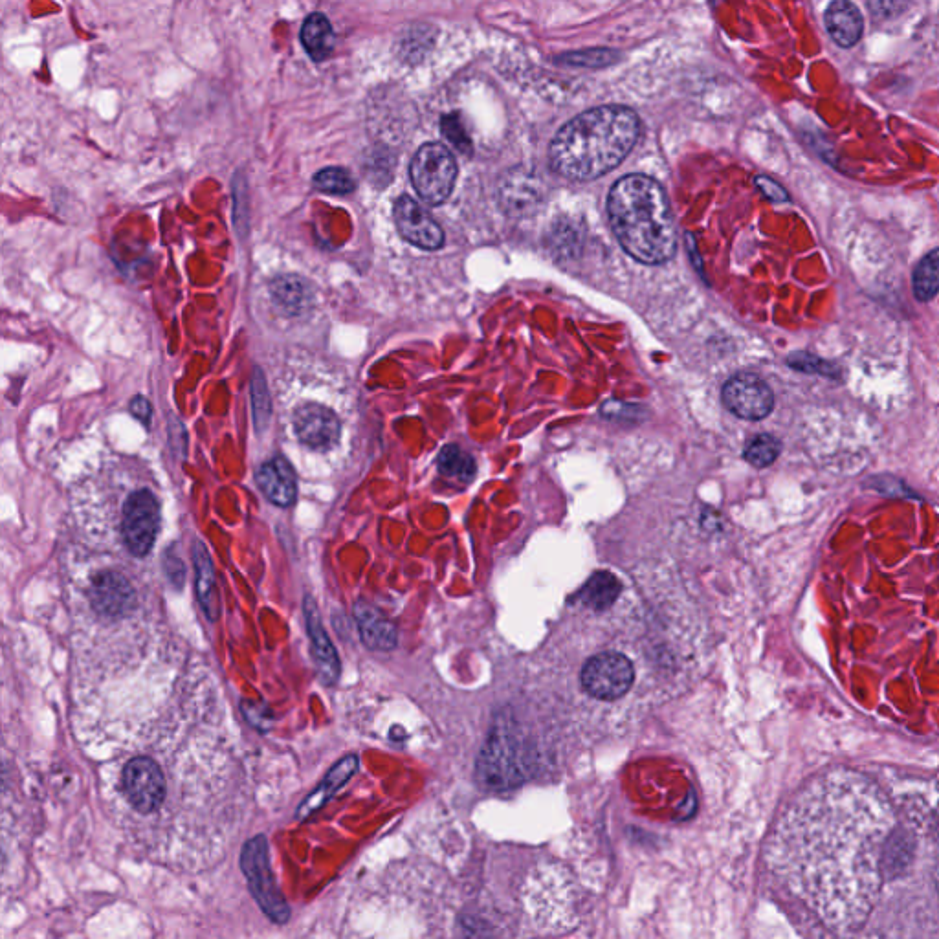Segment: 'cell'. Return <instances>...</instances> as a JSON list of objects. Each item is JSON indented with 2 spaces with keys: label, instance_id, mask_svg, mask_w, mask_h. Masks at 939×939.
I'll return each instance as SVG.
<instances>
[{
  "label": "cell",
  "instance_id": "9",
  "mask_svg": "<svg viewBox=\"0 0 939 939\" xmlns=\"http://www.w3.org/2000/svg\"><path fill=\"white\" fill-rule=\"evenodd\" d=\"M723 404L740 419L762 420L773 411L774 395L760 376L741 373L723 387Z\"/></svg>",
  "mask_w": 939,
  "mask_h": 939
},
{
  "label": "cell",
  "instance_id": "17",
  "mask_svg": "<svg viewBox=\"0 0 939 939\" xmlns=\"http://www.w3.org/2000/svg\"><path fill=\"white\" fill-rule=\"evenodd\" d=\"M358 767H360V760H358L356 754H347L340 762L334 763L329 769V773L325 774L323 782L301 802L296 818L298 820H307L314 813H318L321 807L327 806V802L331 800L332 796L336 795L343 785L353 778L356 771H358Z\"/></svg>",
  "mask_w": 939,
  "mask_h": 939
},
{
  "label": "cell",
  "instance_id": "21",
  "mask_svg": "<svg viewBox=\"0 0 939 939\" xmlns=\"http://www.w3.org/2000/svg\"><path fill=\"white\" fill-rule=\"evenodd\" d=\"M301 43L314 61H323L331 56L336 35L329 19L323 13H312L301 28Z\"/></svg>",
  "mask_w": 939,
  "mask_h": 939
},
{
  "label": "cell",
  "instance_id": "22",
  "mask_svg": "<svg viewBox=\"0 0 939 939\" xmlns=\"http://www.w3.org/2000/svg\"><path fill=\"white\" fill-rule=\"evenodd\" d=\"M620 593H622V584L619 578L606 571H600L589 578V582L580 595V600L586 604L587 608L604 611L613 602H617Z\"/></svg>",
  "mask_w": 939,
  "mask_h": 939
},
{
  "label": "cell",
  "instance_id": "15",
  "mask_svg": "<svg viewBox=\"0 0 939 939\" xmlns=\"http://www.w3.org/2000/svg\"><path fill=\"white\" fill-rule=\"evenodd\" d=\"M354 622L360 633V641L373 652H389L397 648L398 631L380 609L371 602L358 600L353 606Z\"/></svg>",
  "mask_w": 939,
  "mask_h": 939
},
{
  "label": "cell",
  "instance_id": "19",
  "mask_svg": "<svg viewBox=\"0 0 939 939\" xmlns=\"http://www.w3.org/2000/svg\"><path fill=\"white\" fill-rule=\"evenodd\" d=\"M193 565H195V586H197L195 591H197L200 608L204 611L206 619L215 622L221 615L215 569H213L208 547L200 540L193 543Z\"/></svg>",
  "mask_w": 939,
  "mask_h": 939
},
{
  "label": "cell",
  "instance_id": "6",
  "mask_svg": "<svg viewBox=\"0 0 939 939\" xmlns=\"http://www.w3.org/2000/svg\"><path fill=\"white\" fill-rule=\"evenodd\" d=\"M409 177L420 199L439 206L452 195L457 162L444 145L424 144L411 160Z\"/></svg>",
  "mask_w": 939,
  "mask_h": 939
},
{
  "label": "cell",
  "instance_id": "1",
  "mask_svg": "<svg viewBox=\"0 0 939 939\" xmlns=\"http://www.w3.org/2000/svg\"><path fill=\"white\" fill-rule=\"evenodd\" d=\"M888 796L868 776L833 769L809 780L778 818L767 866L789 899L835 934L872 916L897 833Z\"/></svg>",
  "mask_w": 939,
  "mask_h": 939
},
{
  "label": "cell",
  "instance_id": "4",
  "mask_svg": "<svg viewBox=\"0 0 939 939\" xmlns=\"http://www.w3.org/2000/svg\"><path fill=\"white\" fill-rule=\"evenodd\" d=\"M241 870L248 881L250 894L265 916L276 925L288 923L290 905L277 886L270 862V844L265 835H255L254 839L244 842Z\"/></svg>",
  "mask_w": 939,
  "mask_h": 939
},
{
  "label": "cell",
  "instance_id": "10",
  "mask_svg": "<svg viewBox=\"0 0 939 939\" xmlns=\"http://www.w3.org/2000/svg\"><path fill=\"white\" fill-rule=\"evenodd\" d=\"M303 615H305V626H307V635L310 639V653H312L320 683L327 688H332L338 685L340 674H342L340 657L332 644L329 633L323 626L318 604L310 595L303 600Z\"/></svg>",
  "mask_w": 939,
  "mask_h": 939
},
{
  "label": "cell",
  "instance_id": "30",
  "mask_svg": "<svg viewBox=\"0 0 939 939\" xmlns=\"http://www.w3.org/2000/svg\"><path fill=\"white\" fill-rule=\"evenodd\" d=\"M441 131L442 134H444V138H446L455 149H459L461 153H470V149H472L470 138H468V134L464 131L463 123H461V120H459L455 114H450V116H444V118H442Z\"/></svg>",
  "mask_w": 939,
  "mask_h": 939
},
{
  "label": "cell",
  "instance_id": "35",
  "mask_svg": "<svg viewBox=\"0 0 939 939\" xmlns=\"http://www.w3.org/2000/svg\"><path fill=\"white\" fill-rule=\"evenodd\" d=\"M166 573L171 580L173 586L182 587L184 586V578H186V569L184 565L180 562L178 556H166Z\"/></svg>",
  "mask_w": 939,
  "mask_h": 939
},
{
  "label": "cell",
  "instance_id": "18",
  "mask_svg": "<svg viewBox=\"0 0 939 939\" xmlns=\"http://www.w3.org/2000/svg\"><path fill=\"white\" fill-rule=\"evenodd\" d=\"M824 24L829 37L840 48H851L861 41L864 19L850 0H833L824 15Z\"/></svg>",
  "mask_w": 939,
  "mask_h": 939
},
{
  "label": "cell",
  "instance_id": "27",
  "mask_svg": "<svg viewBox=\"0 0 939 939\" xmlns=\"http://www.w3.org/2000/svg\"><path fill=\"white\" fill-rule=\"evenodd\" d=\"M780 455V442L774 439L773 435H756L745 448V459L756 468H767L776 461Z\"/></svg>",
  "mask_w": 939,
  "mask_h": 939
},
{
  "label": "cell",
  "instance_id": "23",
  "mask_svg": "<svg viewBox=\"0 0 939 939\" xmlns=\"http://www.w3.org/2000/svg\"><path fill=\"white\" fill-rule=\"evenodd\" d=\"M914 296L917 301L927 303L939 292V248L925 255L914 270L912 277Z\"/></svg>",
  "mask_w": 939,
  "mask_h": 939
},
{
  "label": "cell",
  "instance_id": "29",
  "mask_svg": "<svg viewBox=\"0 0 939 939\" xmlns=\"http://www.w3.org/2000/svg\"><path fill=\"white\" fill-rule=\"evenodd\" d=\"M252 404H254V419H255V428L259 431H263V428L268 426L270 422V411H272V406H270V395H268V387H266L265 375L255 369L254 376H252Z\"/></svg>",
  "mask_w": 939,
  "mask_h": 939
},
{
  "label": "cell",
  "instance_id": "36",
  "mask_svg": "<svg viewBox=\"0 0 939 939\" xmlns=\"http://www.w3.org/2000/svg\"><path fill=\"white\" fill-rule=\"evenodd\" d=\"M131 413L138 420H142L144 424H149L151 420V415H153V408H151V402L145 397H136L131 400Z\"/></svg>",
  "mask_w": 939,
  "mask_h": 939
},
{
  "label": "cell",
  "instance_id": "5",
  "mask_svg": "<svg viewBox=\"0 0 939 939\" xmlns=\"http://www.w3.org/2000/svg\"><path fill=\"white\" fill-rule=\"evenodd\" d=\"M637 679L635 664L628 655L606 650L589 657L580 668V686L587 696L611 703L630 692Z\"/></svg>",
  "mask_w": 939,
  "mask_h": 939
},
{
  "label": "cell",
  "instance_id": "26",
  "mask_svg": "<svg viewBox=\"0 0 939 939\" xmlns=\"http://www.w3.org/2000/svg\"><path fill=\"white\" fill-rule=\"evenodd\" d=\"M787 364L796 371H800V373H811V375L826 376L831 380H842L840 365L833 364V362L824 360V358L815 356V354L806 353V351L789 354Z\"/></svg>",
  "mask_w": 939,
  "mask_h": 939
},
{
  "label": "cell",
  "instance_id": "37",
  "mask_svg": "<svg viewBox=\"0 0 939 939\" xmlns=\"http://www.w3.org/2000/svg\"><path fill=\"white\" fill-rule=\"evenodd\" d=\"M936 833H938V839H939V809H938V813H936Z\"/></svg>",
  "mask_w": 939,
  "mask_h": 939
},
{
  "label": "cell",
  "instance_id": "34",
  "mask_svg": "<svg viewBox=\"0 0 939 939\" xmlns=\"http://www.w3.org/2000/svg\"><path fill=\"white\" fill-rule=\"evenodd\" d=\"M233 197H235V222L239 228H243L246 222V213H243L246 208V186L241 175L233 178Z\"/></svg>",
  "mask_w": 939,
  "mask_h": 939
},
{
  "label": "cell",
  "instance_id": "38",
  "mask_svg": "<svg viewBox=\"0 0 939 939\" xmlns=\"http://www.w3.org/2000/svg\"><path fill=\"white\" fill-rule=\"evenodd\" d=\"M938 890H939V868H938Z\"/></svg>",
  "mask_w": 939,
  "mask_h": 939
},
{
  "label": "cell",
  "instance_id": "11",
  "mask_svg": "<svg viewBox=\"0 0 939 939\" xmlns=\"http://www.w3.org/2000/svg\"><path fill=\"white\" fill-rule=\"evenodd\" d=\"M294 430L310 450L329 452L340 442L342 422L332 409L321 404H303L294 411Z\"/></svg>",
  "mask_w": 939,
  "mask_h": 939
},
{
  "label": "cell",
  "instance_id": "24",
  "mask_svg": "<svg viewBox=\"0 0 939 939\" xmlns=\"http://www.w3.org/2000/svg\"><path fill=\"white\" fill-rule=\"evenodd\" d=\"M437 463H439V470L444 476L468 481L476 474V461L472 459V455L464 452L463 448H459L455 444L442 448Z\"/></svg>",
  "mask_w": 939,
  "mask_h": 939
},
{
  "label": "cell",
  "instance_id": "33",
  "mask_svg": "<svg viewBox=\"0 0 939 939\" xmlns=\"http://www.w3.org/2000/svg\"><path fill=\"white\" fill-rule=\"evenodd\" d=\"M756 188L760 189L763 197L771 200V202H787L789 200V193L778 182H774L773 178H756Z\"/></svg>",
  "mask_w": 939,
  "mask_h": 939
},
{
  "label": "cell",
  "instance_id": "16",
  "mask_svg": "<svg viewBox=\"0 0 939 939\" xmlns=\"http://www.w3.org/2000/svg\"><path fill=\"white\" fill-rule=\"evenodd\" d=\"M255 479L265 498L277 507H290L296 501V472L285 457H276L270 463L263 464Z\"/></svg>",
  "mask_w": 939,
  "mask_h": 939
},
{
  "label": "cell",
  "instance_id": "20",
  "mask_svg": "<svg viewBox=\"0 0 939 939\" xmlns=\"http://www.w3.org/2000/svg\"><path fill=\"white\" fill-rule=\"evenodd\" d=\"M270 294L274 299V305L281 310L285 316H301L310 309L312 305V288L303 277L279 276L274 279Z\"/></svg>",
  "mask_w": 939,
  "mask_h": 939
},
{
  "label": "cell",
  "instance_id": "32",
  "mask_svg": "<svg viewBox=\"0 0 939 939\" xmlns=\"http://www.w3.org/2000/svg\"><path fill=\"white\" fill-rule=\"evenodd\" d=\"M868 487L877 490L879 494L892 496V498H910V496H912V490L906 488L905 483L899 481V479H895V477H873V481L868 483Z\"/></svg>",
  "mask_w": 939,
  "mask_h": 939
},
{
  "label": "cell",
  "instance_id": "2",
  "mask_svg": "<svg viewBox=\"0 0 939 939\" xmlns=\"http://www.w3.org/2000/svg\"><path fill=\"white\" fill-rule=\"evenodd\" d=\"M641 136L639 116L628 107H597L576 116L554 136L551 166L569 180L587 182L609 173L630 155Z\"/></svg>",
  "mask_w": 939,
  "mask_h": 939
},
{
  "label": "cell",
  "instance_id": "12",
  "mask_svg": "<svg viewBox=\"0 0 939 939\" xmlns=\"http://www.w3.org/2000/svg\"><path fill=\"white\" fill-rule=\"evenodd\" d=\"M90 606L103 617H129L136 608L133 584L116 571H103L92 576L89 587Z\"/></svg>",
  "mask_w": 939,
  "mask_h": 939
},
{
  "label": "cell",
  "instance_id": "25",
  "mask_svg": "<svg viewBox=\"0 0 939 939\" xmlns=\"http://www.w3.org/2000/svg\"><path fill=\"white\" fill-rule=\"evenodd\" d=\"M620 54L617 50H608V48H589V50H578V52H569L558 59V63L567 65V67L580 68H604L609 65L619 63Z\"/></svg>",
  "mask_w": 939,
  "mask_h": 939
},
{
  "label": "cell",
  "instance_id": "8",
  "mask_svg": "<svg viewBox=\"0 0 939 939\" xmlns=\"http://www.w3.org/2000/svg\"><path fill=\"white\" fill-rule=\"evenodd\" d=\"M160 531V505L149 490H138L125 501L122 516L123 542L129 553L144 558L153 551Z\"/></svg>",
  "mask_w": 939,
  "mask_h": 939
},
{
  "label": "cell",
  "instance_id": "3",
  "mask_svg": "<svg viewBox=\"0 0 939 939\" xmlns=\"http://www.w3.org/2000/svg\"><path fill=\"white\" fill-rule=\"evenodd\" d=\"M608 213L615 237L633 259L661 265L674 257L677 232L659 182L646 175L620 178L609 191Z\"/></svg>",
  "mask_w": 939,
  "mask_h": 939
},
{
  "label": "cell",
  "instance_id": "7",
  "mask_svg": "<svg viewBox=\"0 0 939 939\" xmlns=\"http://www.w3.org/2000/svg\"><path fill=\"white\" fill-rule=\"evenodd\" d=\"M122 789L127 802L140 815L156 813L166 800V776L160 763L149 756H136L125 763Z\"/></svg>",
  "mask_w": 939,
  "mask_h": 939
},
{
  "label": "cell",
  "instance_id": "28",
  "mask_svg": "<svg viewBox=\"0 0 939 939\" xmlns=\"http://www.w3.org/2000/svg\"><path fill=\"white\" fill-rule=\"evenodd\" d=\"M312 182H314V188L323 191V193H329V195H347L356 186L353 177L349 175V171H345L342 167L321 169L320 173H316V177Z\"/></svg>",
  "mask_w": 939,
  "mask_h": 939
},
{
  "label": "cell",
  "instance_id": "13",
  "mask_svg": "<svg viewBox=\"0 0 939 939\" xmlns=\"http://www.w3.org/2000/svg\"><path fill=\"white\" fill-rule=\"evenodd\" d=\"M395 222L398 233L408 243L419 246L422 250H439L444 244V232L437 221L419 202L404 195L395 204Z\"/></svg>",
  "mask_w": 939,
  "mask_h": 939
},
{
  "label": "cell",
  "instance_id": "31",
  "mask_svg": "<svg viewBox=\"0 0 939 939\" xmlns=\"http://www.w3.org/2000/svg\"><path fill=\"white\" fill-rule=\"evenodd\" d=\"M243 714L244 718L248 719V723L254 727V729L261 730V732H266V730L272 727L274 723V716L270 712V708L266 705H257V703H248L244 701L243 703Z\"/></svg>",
  "mask_w": 939,
  "mask_h": 939
},
{
  "label": "cell",
  "instance_id": "14",
  "mask_svg": "<svg viewBox=\"0 0 939 939\" xmlns=\"http://www.w3.org/2000/svg\"><path fill=\"white\" fill-rule=\"evenodd\" d=\"M542 199V180L521 167L507 173L499 186V202L510 215H529Z\"/></svg>",
  "mask_w": 939,
  "mask_h": 939
}]
</instances>
